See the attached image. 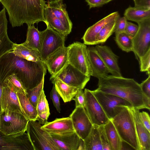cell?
I'll return each instance as SVG.
<instances>
[{"label":"cell","mask_w":150,"mask_h":150,"mask_svg":"<svg viewBox=\"0 0 150 150\" xmlns=\"http://www.w3.org/2000/svg\"><path fill=\"white\" fill-rule=\"evenodd\" d=\"M3 86L8 87L14 92L26 95V91L17 75L13 74L7 78L2 83Z\"/></svg>","instance_id":"obj_33"},{"label":"cell","mask_w":150,"mask_h":150,"mask_svg":"<svg viewBox=\"0 0 150 150\" xmlns=\"http://www.w3.org/2000/svg\"><path fill=\"white\" fill-rule=\"evenodd\" d=\"M59 150H78L80 138L75 131L61 134H50Z\"/></svg>","instance_id":"obj_18"},{"label":"cell","mask_w":150,"mask_h":150,"mask_svg":"<svg viewBox=\"0 0 150 150\" xmlns=\"http://www.w3.org/2000/svg\"><path fill=\"white\" fill-rule=\"evenodd\" d=\"M47 26L45 30L40 31L41 42L40 54L41 60L43 62L52 53L64 45L66 38Z\"/></svg>","instance_id":"obj_9"},{"label":"cell","mask_w":150,"mask_h":150,"mask_svg":"<svg viewBox=\"0 0 150 150\" xmlns=\"http://www.w3.org/2000/svg\"><path fill=\"white\" fill-rule=\"evenodd\" d=\"M139 115L145 127L150 132V118L149 114L145 111H139Z\"/></svg>","instance_id":"obj_44"},{"label":"cell","mask_w":150,"mask_h":150,"mask_svg":"<svg viewBox=\"0 0 150 150\" xmlns=\"http://www.w3.org/2000/svg\"><path fill=\"white\" fill-rule=\"evenodd\" d=\"M47 68L42 61L34 62L16 56L12 51L0 57L1 82L13 74H16L27 90L38 85L46 74Z\"/></svg>","instance_id":"obj_1"},{"label":"cell","mask_w":150,"mask_h":150,"mask_svg":"<svg viewBox=\"0 0 150 150\" xmlns=\"http://www.w3.org/2000/svg\"><path fill=\"white\" fill-rule=\"evenodd\" d=\"M83 141L85 150H103L98 125H93L90 133Z\"/></svg>","instance_id":"obj_29"},{"label":"cell","mask_w":150,"mask_h":150,"mask_svg":"<svg viewBox=\"0 0 150 150\" xmlns=\"http://www.w3.org/2000/svg\"><path fill=\"white\" fill-rule=\"evenodd\" d=\"M36 109L38 114L43 111H50L49 104L43 89L41 91L38 98Z\"/></svg>","instance_id":"obj_36"},{"label":"cell","mask_w":150,"mask_h":150,"mask_svg":"<svg viewBox=\"0 0 150 150\" xmlns=\"http://www.w3.org/2000/svg\"><path fill=\"white\" fill-rule=\"evenodd\" d=\"M136 131L140 150H150V132L145 127L139 115V110L132 107Z\"/></svg>","instance_id":"obj_21"},{"label":"cell","mask_w":150,"mask_h":150,"mask_svg":"<svg viewBox=\"0 0 150 150\" xmlns=\"http://www.w3.org/2000/svg\"><path fill=\"white\" fill-rule=\"evenodd\" d=\"M87 50L92 72V76L98 79L108 75L109 71L98 53L95 47H89Z\"/></svg>","instance_id":"obj_23"},{"label":"cell","mask_w":150,"mask_h":150,"mask_svg":"<svg viewBox=\"0 0 150 150\" xmlns=\"http://www.w3.org/2000/svg\"><path fill=\"white\" fill-rule=\"evenodd\" d=\"M28 26L26 39L25 41L22 44L40 53L41 42V32L35 27L34 25Z\"/></svg>","instance_id":"obj_26"},{"label":"cell","mask_w":150,"mask_h":150,"mask_svg":"<svg viewBox=\"0 0 150 150\" xmlns=\"http://www.w3.org/2000/svg\"><path fill=\"white\" fill-rule=\"evenodd\" d=\"M73 100L75 101L76 107H84L85 100L84 92L83 89H78Z\"/></svg>","instance_id":"obj_41"},{"label":"cell","mask_w":150,"mask_h":150,"mask_svg":"<svg viewBox=\"0 0 150 150\" xmlns=\"http://www.w3.org/2000/svg\"><path fill=\"white\" fill-rule=\"evenodd\" d=\"M71 120L75 132L84 140L88 135L93 127L84 107H76L69 117Z\"/></svg>","instance_id":"obj_14"},{"label":"cell","mask_w":150,"mask_h":150,"mask_svg":"<svg viewBox=\"0 0 150 150\" xmlns=\"http://www.w3.org/2000/svg\"><path fill=\"white\" fill-rule=\"evenodd\" d=\"M103 150H112L106 136L103 125L98 126Z\"/></svg>","instance_id":"obj_38"},{"label":"cell","mask_w":150,"mask_h":150,"mask_svg":"<svg viewBox=\"0 0 150 150\" xmlns=\"http://www.w3.org/2000/svg\"><path fill=\"white\" fill-rule=\"evenodd\" d=\"M85 102L84 108L93 125H104L109 120L92 91H84Z\"/></svg>","instance_id":"obj_11"},{"label":"cell","mask_w":150,"mask_h":150,"mask_svg":"<svg viewBox=\"0 0 150 150\" xmlns=\"http://www.w3.org/2000/svg\"><path fill=\"white\" fill-rule=\"evenodd\" d=\"M118 12L112 13L89 27L82 39L85 45H96V36L103 27L107 23L115 19L119 15Z\"/></svg>","instance_id":"obj_19"},{"label":"cell","mask_w":150,"mask_h":150,"mask_svg":"<svg viewBox=\"0 0 150 150\" xmlns=\"http://www.w3.org/2000/svg\"><path fill=\"white\" fill-rule=\"evenodd\" d=\"M60 97H61L60 95L53 85L50 93V97L52 100L54 106L59 113L61 111L59 100Z\"/></svg>","instance_id":"obj_40"},{"label":"cell","mask_w":150,"mask_h":150,"mask_svg":"<svg viewBox=\"0 0 150 150\" xmlns=\"http://www.w3.org/2000/svg\"><path fill=\"white\" fill-rule=\"evenodd\" d=\"M6 10L13 27L46 23L44 15L46 1L44 0H1Z\"/></svg>","instance_id":"obj_3"},{"label":"cell","mask_w":150,"mask_h":150,"mask_svg":"<svg viewBox=\"0 0 150 150\" xmlns=\"http://www.w3.org/2000/svg\"><path fill=\"white\" fill-rule=\"evenodd\" d=\"M132 107H125L110 120L122 140L133 149L140 150Z\"/></svg>","instance_id":"obj_4"},{"label":"cell","mask_w":150,"mask_h":150,"mask_svg":"<svg viewBox=\"0 0 150 150\" xmlns=\"http://www.w3.org/2000/svg\"><path fill=\"white\" fill-rule=\"evenodd\" d=\"M0 2H1V0H0Z\"/></svg>","instance_id":"obj_50"},{"label":"cell","mask_w":150,"mask_h":150,"mask_svg":"<svg viewBox=\"0 0 150 150\" xmlns=\"http://www.w3.org/2000/svg\"><path fill=\"white\" fill-rule=\"evenodd\" d=\"M41 128L51 134H61L75 131L69 117L56 118L52 122H47Z\"/></svg>","instance_id":"obj_20"},{"label":"cell","mask_w":150,"mask_h":150,"mask_svg":"<svg viewBox=\"0 0 150 150\" xmlns=\"http://www.w3.org/2000/svg\"><path fill=\"white\" fill-rule=\"evenodd\" d=\"M103 126L112 150H121L123 141L111 120H109Z\"/></svg>","instance_id":"obj_28"},{"label":"cell","mask_w":150,"mask_h":150,"mask_svg":"<svg viewBox=\"0 0 150 150\" xmlns=\"http://www.w3.org/2000/svg\"><path fill=\"white\" fill-rule=\"evenodd\" d=\"M139 84L144 93L150 98V74L148 75V77Z\"/></svg>","instance_id":"obj_42"},{"label":"cell","mask_w":150,"mask_h":150,"mask_svg":"<svg viewBox=\"0 0 150 150\" xmlns=\"http://www.w3.org/2000/svg\"><path fill=\"white\" fill-rule=\"evenodd\" d=\"M89 8L102 6L105 4L104 0H85Z\"/></svg>","instance_id":"obj_47"},{"label":"cell","mask_w":150,"mask_h":150,"mask_svg":"<svg viewBox=\"0 0 150 150\" xmlns=\"http://www.w3.org/2000/svg\"><path fill=\"white\" fill-rule=\"evenodd\" d=\"M7 23L6 9L4 8L0 11V57L13 49L14 43L7 34Z\"/></svg>","instance_id":"obj_24"},{"label":"cell","mask_w":150,"mask_h":150,"mask_svg":"<svg viewBox=\"0 0 150 150\" xmlns=\"http://www.w3.org/2000/svg\"><path fill=\"white\" fill-rule=\"evenodd\" d=\"M113 0H104V4H106L109 3Z\"/></svg>","instance_id":"obj_49"},{"label":"cell","mask_w":150,"mask_h":150,"mask_svg":"<svg viewBox=\"0 0 150 150\" xmlns=\"http://www.w3.org/2000/svg\"><path fill=\"white\" fill-rule=\"evenodd\" d=\"M116 18L106 24L101 29L96 36V44L105 42L114 32Z\"/></svg>","instance_id":"obj_34"},{"label":"cell","mask_w":150,"mask_h":150,"mask_svg":"<svg viewBox=\"0 0 150 150\" xmlns=\"http://www.w3.org/2000/svg\"><path fill=\"white\" fill-rule=\"evenodd\" d=\"M127 20L124 16L121 17L119 15L117 18L114 32H125V28Z\"/></svg>","instance_id":"obj_39"},{"label":"cell","mask_w":150,"mask_h":150,"mask_svg":"<svg viewBox=\"0 0 150 150\" xmlns=\"http://www.w3.org/2000/svg\"><path fill=\"white\" fill-rule=\"evenodd\" d=\"M50 79L64 102L73 100L78 88L67 84L57 77Z\"/></svg>","instance_id":"obj_25"},{"label":"cell","mask_w":150,"mask_h":150,"mask_svg":"<svg viewBox=\"0 0 150 150\" xmlns=\"http://www.w3.org/2000/svg\"><path fill=\"white\" fill-rule=\"evenodd\" d=\"M50 115V111H43L38 114L37 120L41 124L44 125L47 122Z\"/></svg>","instance_id":"obj_45"},{"label":"cell","mask_w":150,"mask_h":150,"mask_svg":"<svg viewBox=\"0 0 150 150\" xmlns=\"http://www.w3.org/2000/svg\"><path fill=\"white\" fill-rule=\"evenodd\" d=\"M150 0H135V7L150 9Z\"/></svg>","instance_id":"obj_46"},{"label":"cell","mask_w":150,"mask_h":150,"mask_svg":"<svg viewBox=\"0 0 150 150\" xmlns=\"http://www.w3.org/2000/svg\"><path fill=\"white\" fill-rule=\"evenodd\" d=\"M139 59L140 71H146L148 75L150 74V50Z\"/></svg>","instance_id":"obj_37"},{"label":"cell","mask_w":150,"mask_h":150,"mask_svg":"<svg viewBox=\"0 0 150 150\" xmlns=\"http://www.w3.org/2000/svg\"><path fill=\"white\" fill-rule=\"evenodd\" d=\"M44 81V78L37 86L31 90L26 91V96L32 105L36 108L38 98L41 91L43 89Z\"/></svg>","instance_id":"obj_35"},{"label":"cell","mask_w":150,"mask_h":150,"mask_svg":"<svg viewBox=\"0 0 150 150\" xmlns=\"http://www.w3.org/2000/svg\"><path fill=\"white\" fill-rule=\"evenodd\" d=\"M3 86L2 83L0 80V114L2 112L1 104V98L3 91Z\"/></svg>","instance_id":"obj_48"},{"label":"cell","mask_w":150,"mask_h":150,"mask_svg":"<svg viewBox=\"0 0 150 150\" xmlns=\"http://www.w3.org/2000/svg\"><path fill=\"white\" fill-rule=\"evenodd\" d=\"M41 124L29 120L26 131L34 150H59L50 134L41 128Z\"/></svg>","instance_id":"obj_7"},{"label":"cell","mask_w":150,"mask_h":150,"mask_svg":"<svg viewBox=\"0 0 150 150\" xmlns=\"http://www.w3.org/2000/svg\"><path fill=\"white\" fill-rule=\"evenodd\" d=\"M51 74L50 79L54 77L68 63V48L64 45L55 51L44 61Z\"/></svg>","instance_id":"obj_15"},{"label":"cell","mask_w":150,"mask_h":150,"mask_svg":"<svg viewBox=\"0 0 150 150\" xmlns=\"http://www.w3.org/2000/svg\"><path fill=\"white\" fill-rule=\"evenodd\" d=\"M138 29V25L127 21L125 31L133 37L137 33Z\"/></svg>","instance_id":"obj_43"},{"label":"cell","mask_w":150,"mask_h":150,"mask_svg":"<svg viewBox=\"0 0 150 150\" xmlns=\"http://www.w3.org/2000/svg\"><path fill=\"white\" fill-rule=\"evenodd\" d=\"M29 121L21 113L2 112L0 114V131L7 135L24 133Z\"/></svg>","instance_id":"obj_8"},{"label":"cell","mask_w":150,"mask_h":150,"mask_svg":"<svg viewBox=\"0 0 150 150\" xmlns=\"http://www.w3.org/2000/svg\"><path fill=\"white\" fill-rule=\"evenodd\" d=\"M98 86L99 90L122 98L135 108L150 110V98L133 79L108 75L98 79Z\"/></svg>","instance_id":"obj_2"},{"label":"cell","mask_w":150,"mask_h":150,"mask_svg":"<svg viewBox=\"0 0 150 150\" xmlns=\"http://www.w3.org/2000/svg\"><path fill=\"white\" fill-rule=\"evenodd\" d=\"M109 120L117 114L125 107H133L127 100L117 96L98 90L92 91Z\"/></svg>","instance_id":"obj_6"},{"label":"cell","mask_w":150,"mask_h":150,"mask_svg":"<svg viewBox=\"0 0 150 150\" xmlns=\"http://www.w3.org/2000/svg\"><path fill=\"white\" fill-rule=\"evenodd\" d=\"M115 40L119 47L128 52L133 51V37L125 32L115 33Z\"/></svg>","instance_id":"obj_32"},{"label":"cell","mask_w":150,"mask_h":150,"mask_svg":"<svg viewBox=\"0 0 150 150\" xmlns=\"http://www.w3.org/2000/svg\"><path fill=\"white\" fill-rule=\"evenodd\" d=\"M124 16L127 20L137 23L150 18V9L129 7L125 10Z\"/></svg>","instance_id":"obj_30"},{"label":"cell","mask_w":150,"mask_h":150,"mask_svg":"<svg viewBox=\"0 0 150 150\" xmlns=\"http://www.w3.org/2000/svg\"><path fill=\"white\" fill-rule=\"evenodd\" d=\"M34 150L28 133L6 135L0 131V150Z\"/></svg>","instance_id":"obj_12"},{"label":"cell","mask_w":150,"mask_h":150,"mask_svg":"<svg viewBox=\"0 0 150 150\" xmlns=\"http://www.w3.org/2000/svg\"><path fill=\"white\" fill-rule=\"evenodd\" d=\"M55 77H58L70 86L82 89L90 78V76L85 75L68 63Z\"/></svg>","instance_id":"obj_13"},{"label":"cell","mask_w":150,"mask_h":150,"mask_svg":"<svg viewBox=\"0 0 150 150\" xmlns=\"http://www.w3.org/2000/svg\"><path fill=\"white\" fill-rule=\"evenodd\" d=\"M95 47L109 73L114 76H122L118 63L119 57L113 52L110 48L106 45H96Z\"/></svg>","instance_id":"obj_16"},{"label":"cell","mask_w":150,"mask_h":150,"mask_svg":"<svg viewBox=\"0 0 150 150\" xmlns=\"http://www.w3.org/2000/svg\"><path fill=\"white\" fill-rule=\"evenodd\" d=\"M137 23L138 29L133 37V52L139 59L150 50V18Z\"/></svg>","instance_id":"obj_10"},{"label":"cell","mask_w":150,"mask_h":150,"mask_svg":"<svg viewBox=\"0 0 150 150\" xmlns=\"http://www.w3.org/2000/svg\"><path fill=\"white\" fill-rule=\"evenodd\" d=\"M44 11L60 20L71 31L72 23L66 11V5L63 3V0H48Z\"/></svg>","instance_id":"obj_17"},{"label":"cell","mask_w":150,"mask_h":150,"mask_svg":"<svg viewBox=\"0 0 150 150\" xmlns=\"http://www.w3.org/2000/svg\"><path fill=\"white\" fill-rule=\"evenodd\" d=\"M134 0V1H135V0Z\"/></svg>","instance_id":"obj_51"},{"label":"cell","mask_w":150,"mask_h":150,"mask_svg":"<svg viewBox=\"0 0 150 150\" xmlns=\"http://www.w3.org/2000/svg\"><path fill=\"white\" fill-rule=\"evenodd\" d=\"M12 51L16 56L28 61L34 62L42 61L38 52L25 47L22 43H14Z\"/></svg>","instance_id":"obj_27"},{"label":"cell","mask_w":150,"mask_h":150,"mask_svg":"<svg viewBox=\"0 0 150 150\" xmlns=\"http://www.w3.org/2000/svg\"><path fill=\"white\" fill-rule=\"evenodd\" d=\"M17 93L23 115L29 120L36 121L38 115L36 108L30 103L26 95Z\"/></svg>","instance_id":"obj_31"},{"label":"cell","mask_w":150,"mask_h":150,"mask_svg":"<svg viewBox=\"0 0 150 150\" xmlns=\"http://www.w3.org/2000/svg\"><path fill=\"white\" fill-rule=\"evenodd\" d=\"M68 48V63L85 75L92 76V72L86 45L76 42L70 45Z\"/></svg>","instance_id":"obj_5"},{"label":"cell","mask_w":150,"mask_h":150,"mask_svg":"<svg viewBox=\"0 0 150 150\" xmlns=\"http://www.w3.org/2000/svg\"><path fill=\"white\" fill-rule=\"evenodd\" d=\"M1 104L2 112H16L23 114L17 93L8 87L3 86Z\"/></svg>","instance_id":"obj_22"}]
</instances>
